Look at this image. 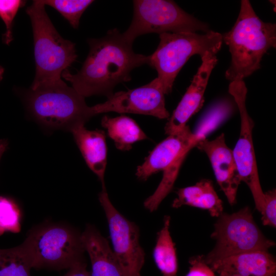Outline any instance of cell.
Returning a JSON list of instances; mask_svg holds the SVG:
<instances>
[{"instance_id": "cell-1", "label": "cell", "mask_w": 276, "mask_h": 276, "mask_svg": "<svg viewBox=\"0 0 276 276\" xmlns=\"http://www.w3.org/2000/svg\"><path fill=\"white\" fill-rule=\"evenodd\" d=\"M89 52L76 74L67 69L62 75L79 94L87 97L103 95L109 98L115 86L131 80V72L149 64V57L136 54L133 43L115 28L101 38L89 39Z\"/></svg>"}, {"instance_id": "cell-2", "label": "cell", "mask_w": 276, "mask_h": 276, "mask_svg": "<svg viewBox=\"0 0 276 276\" xmlns=\"http://www.w3.org/2000/svg\"><path fill=\"white\" fill-rule=\"evenodd\" d=\"M222 35L231 54L225 73L231 82L243 80L261 67L264 55L276 47V25L262 21L248 0L241 1L240 10L232 29Z\"/></svg>"}, {"instance_id": "cell-3", "label": "cell", "mask_w": 276, "mask_h": 276, "mask_svg": "<svg viewBox=\"0 0 276 276\" xmlns=\"http://www.w3.org/2000/svg\"><path fill=\"white\" fill-rule=\"evenodd\" d=\"M42 0L33 1L26 13L32 24L35 74L31 89L59 83L61 75L76 61L75 44L64 39L56 30Z\"/></svg>"}, {"instance_id": "cell-4", "label": "cell", "mask_w": 276, "mask_h": 276, "mask_svg": "<svg viewBox=\"0 0 276 276\" xmlns=\"http://www.w3.org/2000/svg\"><path fill=\"white\" fill-rule=\"evenodd\" d=\"M29 110L41 124L71 132L96 116L85 98L63 81L30 89L27 95Z\"/></svg>"}, {"instance_id": "cell-5", "label": "cell", "mask_w": 276, "mask_h": 276, "mask_svg": "<svg viewBox=\"0 0 276 276\" xmlns=\"http://www.w3.org/2000/svg\"><path fill=\"white\" fill-rule=\"evenodd\" d=\"M159 37L156 50L149 56L148 64L157 71V78L167 95L171 92L176 77L191 57L197 54L202 58L207 52L217 54L223 42L222 34L211 30L202 34L164 33Z\"/></svg>"}, {"instance_id": "cell-6", "label": "cell", "mask_w": 276, "mask_h": 276, "mask_svg": "<svg viewBox=\"0 0 276 276\" xmlns=\"http://www.w3.org/2000/svg\"><path fill=\"white\" fill-rule=\"evenodd\" d=\"M35 269L60 270L83 261L81 235L61 224L32 229L22 243Z\"/></svg>"}, {"instance_id": "cell-7", "label": "cell", "mask_w": 276, "mask_h": 276, "mask_svg": "<svg viewBox=\"0 0 276 276\" xmlns=\"http://www.w3.org/2000/svg\"><path fill=\"white\" fill-rule=\"evenodd\" d=\"M218 217L211 235L216 245L203 257L209 266L226 257L252 250H268L275 245L263 235L248 206L231 214L222 213Z\"/></svg>"}, {"instance_id": "cell-8", "label": "cell", "mask_w": 276, "mask_h": 276, "mask_svg": "<svg viewBox=\"0 0 276 276\" xmlns=\"http://www.w3.org/2000/svg\"><path fill=\"white\" fill-rule=\"evenodd\" d=\"M133 4L132 20L122 33L131 43L137 37L151 33L159 35L210 30L207 24L187 13L173 1L135 0Z\"/></svg>"}, {"instance_id": "cell-9", "label": "cell", "mask_w": 276, "mask_h": 276, "mask_svg": "<svg viewBox=\"0 0 276 276\" xmlns=\"http://www.w3.org/2000/svg\"><path fill=\"white\" fill-rule=\"evenodd\" d=\"M228 92L233 97L240 116V132L233 156L241 181L246 183L252 193L256 208L262 212L265 202L259 180L258 167L252 137L254 123L248 114L246 99L247 89L244 81L236 80L230 82Z\"/></svg>"}, {"instance_id": "cell-10", "label": "cell", "mask_w": 276, "mask_h": 276, "mask_svg": "<svg viewBox=\"0 0 276 276\" xmlns=\"http://www.w3.org/2000/svg\"><path fill=\"white\" fill-rule=\"evenodd\" d=\"M99 200L107 220L113 251L125 276H141L145 252L140 244L137 226L115 208L106 188L102 189Z\"/></svg>"}, {"instance_id": "cell-11", "label": "cell", "mask_w": 276, "mask_h": 276, "mask_svg": "<svg viewBox=\"0 0 276 276\" xmlns=\"http://www.w3.org/2000/svg\"><path fill=\"white\" fill-rule=\"evenodd\" d=\"M165 90L156 77L143 86L113 93L107 100L92 106L95 115L108 112L151 116L169 118L165 106Z\"/></svg>"}, {"instance_id": "cell-12", "label": "cell", "mask_w": 276, "mask_h": 276, "mask_svg": "<svg viewBox=\"0 0 276 276\" xmlns=\"http://www.w3.org/2000/svg\"><path fill=\"white\" fill-rule=\"evenodd\" d=\"M201 58V64L191 84L173 111L165 126L168 135L179 132L186 126L190 118L201 109L204 94L211 74L217 63L216 54L207 52Z\"/></svg>"}, {"instance_id": "cell-13", "label": "cell", "mask_w": 276, "mask_h": 276, "mask_svg": "<svg viewBox=\"0 0 276 276\" xmlns=\"http://www.w3.org/2000/svg\"><path fill=\"white\" fill-rule=\"evenodd\" d=\"M195 147L207 155L221 189L229 203L235 204L241 180L233 150L226 144L224 134L222 133L213 140L202 138L198 141Z\"/></svg>"}, {"instance_id": "cell-14", "label": "cell", "mask_w": 276, "mask_h": 276, "mask_svg": "<svg viewBox=\"0 0 276 276\" xmlns=\"http://www.w3.org/2000/svg\"><path fill=\"white\" fill-rule=\"evenodd\" d=\"M209 266L218 273L241 276H276V262L267 250H256L217 260Z\"/></svg>"}, {"instance_id": "cell-15", "label": "cell", "mask_w": 276, "mask_h": 276, "mask_svg": "<svg viewBox=\"0 0 276 276\" xmlns=\"http://www.w3.org/2000/svg\"><path fill=\"white\" fill-rule=\"evenodd\" d=\"M81 238L90 260V276H125L108 241L95 228L87 225Z\"/></svg>"}, {"instance_id": "cell-16", "label": "cell", "mask_w": 276, "mask_h": 276, "mask_svg": "<svg viewBox=\"0 0 276 276\" xmlns=\"http://www.w3.org/2000/svg\"><path fill=\"white\" fill-rule=\"evenodd\" d=\"M75 141L86 164L98 177L102 189L106 188L104 174L107 164V147L105 132L101 130H89L84 125L71 131Z\"/></svg>"}, {"instance_id": "cell-17", "label": "cell", "mask_w": 276, "mask_h": 276, "mask_svg": "<svg viewBox=\"0 0 276 276\" xmlns=\"http://www.w3.org/2000/svg\"><path fill=\"white\" fill-rule=\"evenodd\" d=\"M177 197L172 206L178 208L187 205L207 210L212 217H219L223 213V203L216 192L211 180L203 179L195 185L179 189Z\"/></svg>"}, {"instance_id": "cell-18", "label": "cell", "mask_w": 276, "mask_h": 276, "mask_svg": "<svg viewBox=\"0 0 276 276\" xmlns=\"http://www.w3.org/2000/svg\"><path fill=\"white\" fill-rule=\"evenodd\" d=\"M101 125L107 130L116 148L120 150H129L133 143L147 138L136 123L126 116L115 118L105 116L102 119Z\"/></svg>"}, {"instance_id": "cell-19", "label": "cell", "mask_w": 276, "mask_h": 276, "mask_svg": "<svg viewBox=\"0 0 276 276\" xmlns=\"http://www.w3.org/2000/svg\"><path fill=\"white\" fill-rule=\"evenodd\" d=\"M170 222V217L166 216L163 226L158 233L153 258L163 276H177V260L175 243L169 231Z\"/></svg>"}, {"instance_id": "cell-20", "label": "cell", "mask_w": 276, "mask_h": 276, "mask_svg": "<svg viewBox=\"0 0 276 276\" xmlns=\"http://www.w3.org/2000/svg\"><path fill=\"white\" fill-rule=\"evenodd\" d=\"M32 265L22 243L15 247L0 248V276H31Z\"/></svg>"}, {"instance_id": "cell-21", "label": "cell", "mask_w": 276, "mask_h": 276, "mask_svg": "<svg viewBox=\"0 0 276 276\" xmlns=\"http://www.w3.org/2000/svg\"><path fill=\"white\" fill-rule=\"evenodd\" d=\"M43 2L57 10L73 28L77 29L82 14L94 1L45 0Z\"/></svg>"}, {"instance_id": "cell-22", "label": "cell", "mask_w": 276, "mask_h": 276, "mask_svg": "<svg viewBox=\"0 0 276 276\" xmlns=\"http://www.w3.org/2000/svg\"><path fill=\"white\" fill-rule=\"evenodd\" d=\"M20 213L12 199L0 195V236L6 232L18 233L20 230Z\"/></svg>"}, {"instance_id": "cell-23", "label": "cell", "mask_w": 276, "mask_h": 276, "mask_svg": "<svg viewBox=\"0 0 276 276\" xmlns=\"http://www.w3.org/2000/svg\"><path fill=\"white\" fill-rule=\"evenodd\" d=\"M25 4V1L0 0V18L6 26V32L2 38L3 42L7 45H9L13 39L12 28L15 17Z\"/></svg>"}, {"instance_id": "cell-24", "label": "cell", "mask_w": 276, "mask_h": 276, "mask_svg": "<svg viewBox=\"0 0 276 276\" xmlns=\"http://www.w3.org/2000/svg\"><path fill=\"white\" fill-rule=\"evenodd\" d=\"M265 193V202L261 213L264 225L276 226V191L275 189Z\"/></svg>"}, {"instance_id": "cell-25", "label": "cell", "mask_w": 276, "mask_h": 276, "mask_svg": "<svg viewBox=\"0 0 276 276\" xmlns=\"http://www.w3.org/2000/svg\"><path fill=\"white\" fill-rule=\"evenodd\" d=\"M190 267L186 276H215L214 271L205 263L203 256H197L189 260Z\"/></svg>"}, {"instance_id": "cell-26", "label": "cell", "mask_w": 276, "mask_h": 276, "mask_svg": "<svg viewBox=\"0 0 276 276\" xmlns=\"http://www.w3.org/2000/svg\"><path fill=\"white\" fill-rule=\"evenodd\" d=\"M68 269L63 276H90V273L87 271L86 264L84 261L78 262Z\"/></svg>"}, {"instance_id": "cell-27", "label": "cell", "mask_w": 276, "mask_h": 276, "mask_svg": "<svg viewBox=\"0 0 276 276\" xmlns=\"http://www.w3.org/2000/svg\"><path fill=\"white\" fill-rule=\"evenodd\" d=\"M8 146V141L7 139L0 140V160L3 153L6 151Z\"/></svg>"}, {"instance_id": "cell-28", "label": "cell", "mask_w": 276, "mask_h": 276, "mask_svg": "<svg viewBox=\"0 0 276 276\" xmlns=\"http://www.w3.org/2000/svg\"><path fill=\"white\" fill-rule=\"evenodd\" d=\"M219 273V276H241L237 274H232L225 272H221Z\"/></svg>"}, {"instance_id": "cell-29", "label": "cell", "mask_w": 276, "mask_h": 276, "mask_svg": "<svg viewBox=\"0 0 276 276\" xmlns=\"http://www.w3.org/2000/svg\"><path fill=\"white\" fill-rule=\"evenodd\" d=\"M4 73V68L3 66L0 65V82L3 79Z\"/></svg>"}]
</instances>
